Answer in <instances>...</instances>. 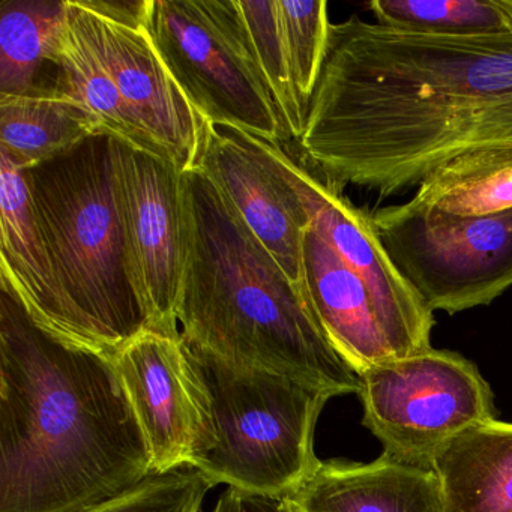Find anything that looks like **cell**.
Wrapping results in <instances>:
<instances>
[{"instance_id":"6da1fadb","label":"cell","mask_w":512,"mask_h":512,"mask_svg":"<svg viewBox=\"0 0 512 512\" xmlns=\"http://www.w3.org/2000/svg\"><path fill=\"white\" fill-rule=\"evenodd\" d=\"M305 166L377 202L464 161L512 151V38L332 23L304 133Z\"/></svg>"},{"instance_id":"ffe728a7","label":"cell","mask_w":512,"mask_h":512,"mask_svg":"<svg viewBox=\"0 0 512 512\" xmlns=\"http://www.w3.org/2000/svg\"><path fill=\"white\" fill-rule=\"evenodd\" d=\"M55 67L58 70L56 89L82 104L97 119L103 133L155 154L131 119L109 71L70 13V8L67 29L56 50Z\"/></svg>"},{"instance_id":"8fae6325","label":"cell","mask_w":512,"mask_h":512,"mask_svg":"<svg viewBox=\"0 0 512 512\" xmlns=\"http://www.w3.org/2000/svg\"><path fill=\"white\" fill-rule=\"evenodd\" d=\"M116 191L131 280L151 331L179 335L185 268L184 173L116 139Z\"/></svg>"},{"instance_id":"7a4b0ae2","label":"cell","mask_w":512,"mask_h":512,"mask_svg":"<svg viewBox=\"0 0 512 512\" xmlns=\"http://www.w3.org/2000/svg\"><path fill=\"white\" fill-rule=\"evenodd\" d=\"M152 475L115 356L41 328L0 283V512H82Z\"/></svg>"},{"instance_id":"5bb4252c","label":"cell","mask_w":512,"mask_h":512,"mask_svg":"<svg viewBox=\"0 0 512 512\" xmlns=\"http://www.w3.org/2000/svg\"><path fill=\"white\" fill-rule=\"evenodd\" d=\"M302 293L326 340L359 376L395 359L364 281L311 227L304 239Z\"/></svg>"},{"instance_id":"e0dca14e","label":"cell","mask_w":512,"mask_h":512,"mask_svg":"<svg viewBox=\"0 0 512 512\" xmlns=\"http://www.w3.org/2000/svg\"><path fill=\"white\" fill-rule=\"evenodd\" d=\"M443 512H512V422H482L434 460Z\"/></svg>"},{"instance_id":"52a82bcc","label":"cell","mask_w":512,"mask_h":512,"mask_svg":"<svg viewBox=\"0 0 512 512\" xmlns=\"http://www.w3.org/2000/svg\"><path fill=\"white\" fill-rule=\"evenodd\" d=\"M362 424L383 455L431 470L464 431L496 419L494 395L478 367L460 353L430 349L361 374Z\"/></svg>"},{"instance_id":"d6986e66","label":"cell","mask_w":512,"mask_h":512,"mask_svg":"<svg viewBox=\"0 0 512 512\" xmlns=\"http://www.w3.org/2000/svg\"><path fill=\"white\" fill-rule=\"evenodd\" d=\"M67 25V0L0 4V95L56 88V50Z\"/></svg>"},{"instance_id":"277c9868","label":"cell","mask_w":512,"mask_h":512,"mask_svg":"<svg viewBox=\"0 0 512 512\" xmlns=\"http://www.w3.org/2000/svg\"><path fill=\"white\" fill-rule=\"evenodd\" d=\"M115 148L116 137L97 133L25 170L65 337L112 356L151 331L128 266Z\"/></svg>"},{"instance_id":"3957f363","label":"cell","mask_w":512,"mask_h":512,"mask_svg":"<svg viewBox=\"0 0 512 512\" xmlns=\"http://www.w3.org/2000/svg\"><path fill=\"white\" fill-rule=\"evenodd\" d=\"M185 268L178 326L188 347L289 377L331 397L362 379L329 344L304 293L200 169L184 173Z\"/></svg>"},{"instance_id":"cb8c5ba5","label":"cell","mask_w":512,"mask_h":512,"mask_svg":"<svg viewBox=\"0 0 512 512\" xmlns=\"http://www.w3.org/2000/svg\"><path fill=\"white\" fill-rule=\"evenodd\" d=\"M328 7L326 0H278L293 86L307 115L328 56L332 26Z\"/></svg>"},{"instance_id":"7402d4cb","label":"cell","mask_w":512,"mask_h":512,"mask_svg":"<svg viewBox=\"0 0 512 512\" xmlns=\"http://www.w3.org/2000/svg\"><path fill=\"white\" fill-rule=\"evenodd\" d=\"M458 217L512 209V151L464 161L419 187L409 200Z\"/></svg>"},{"instance_id":"4fadbf2b","label":"cell","mask_w":512,"mask_h":512,"mask_svg":"<svg viewBox=\"0 0 512 512\" xmlns=\"http://www.w3.org/2000/svg\"><path fill=\"white\" fill-rule=\"evenodd\" d=\"M199 169L302 290L307 212L289 184L232 131L211 125Z\"/></svg>"},{"instance_id":"7c38bea8","label":"cell","mask_w":512,"mask_h":512,"mask_svg":"<svg viewBox=\"0 0 512 512\" xmlns=\"http://www.w3.org/2000/svg\"><path fill=\"white\" fill-rule=\"evenodd\" d=\"M154 475L191 467L215 443L211 398L181 334L143 332L115 355Z\"/></svg>"},{"instance_id":"8992f818","label":"cell","mask_w":512,"mask_h":512,"mask_svg":"<svg viewBox=\"0 0 512 512\" xmlns=\"http://www.w3.org/2000/svg\"><path fill=\"white\" fill-rule=\"evenodd\" d=\"M146 28L190 103L224 130L289 140L235 0H146Z\"/></svg>"},{"instance_id":"ac0fdd59","label":"cell","mask_w":512,"mask_h":512,"mask_svg":"<svg viewBox=\"0 0 512 512\" xmlns=\"http://www.w3.org/2000/svg\"><path fill=\"white\" fill-rule=\"evenodd\" d=\"M97 133H103L97 119L59 89L0 95V149L25 170Z\"/></svg>"},{"instance_id":"5b68a950","label":"cell","mask_w":512,"mask_h":512,"mask_svg":"<svg viewBox=\"0 0 512 512\" xmlns=\"http://www.w3.org/2000/svg\"><path fill=\"white\" fill-rule=\"evenodd\" d=\"M185 347L211 398L215 430L214 448L191 469L212 487L289 496L319 467L314 431L331 395Z\"/></svg>"},{"instance_id":"484cf974","label":"cell","mask_w":512,"mask_h":512,"mask_svg":"<svg viewBox=\"0 0 512 512\" xmlns=\"http://www.w3.org/2000/svg\"><path fill=\"white\" fill-rule=\"evenodd\" d=\"M214 512H292L281 497L263 496L227 488L221 494Z\"/></svg>"},{"instance_id":"603a6c76","label":"cell","mask_w":512,"mask_h":512,"mask_svg":"<svg viewBox=\"0 0 512 512\" xmlns=\"http://www.w3.org/2000/svg\"><path fill=\"white\" fill-rule=\"evenodd\" d=\"M248 46L290 139L304 133L307 113L293 86L278 0H235Z\"/></svg>"},{"instance_id":"30bf717a","label":"cell","mask_w":512,"mask_h":512,"mask_svg":"<svg viewBox=\"0 0 512 512\" xmlns=\"http://www.w3.org/2000/svg\"><path fill=\"white\" fill-rule=\"evenodd\" d=\"M229 131L292 187L307 212L311 229L364 281L394 358L430 349L434 313L392 262L370 211L353 205L343 191L322 181L280 143Z\"/></svg>"},{"instance_id":"9c48e42d","label":"cell","mask_w":512,"mask_h":512,"mask_svg":"<svg viewBox=\"0 0 512 512\" xmlns=\"http://www.w3.org/2000/svg\"><path fill=\"white\" fill-rule=\"evenodd\" d=\"M140 133L181 173L199 169L211 122L190 103L146 28V0H68Z\"/></svg>"},{"instance_id":"9a60e30c","label":"cell","mask_w":512,"mask_h":512,"mask_svg":"<svg viewBox=\"0 0 512 512\" xmlns=\"http://www.w3.org/2000/svg\"><path fill=\"white\" fill-rule=\"evenodd\" d=\"M284 502L292 512H443L433 470L383 454L370 463L320 461Z\"/></svg>"},{"instance_id":"ba28073f","label":"cell","mask_w":512,"mask_h":512,"mask_svg":"<svg viewBox=\"0 0 512 512\" xmlns=\"http://www.w3.org/2000/svg\"><path fill=\"white\" fill-rule=\"evenodd\" d=\"M389 257L431 311L490 305L512 287V209L458 217L407 202L370 211Z\"/></svg>"},{"instance_id":"d4e9b609","label":"cell","mask_w":512,"mask_h":512,"mask_svg":"<svg viewBox=\"0 0 512 512\" xmlns=\"http://www.w3.org/2000/svg\"><path fill=\"white\" fill-rule=\"evenodd\" d=\"M211 488L202 473L185 466L149 476L127 493L82 512H200Z\"/></svg>"},{"instance_id":"2e32d148","label":"cell","mask_w":512,"mask_h":512,"mask_svg":"<svg viewBox=\"0 0 512 512\" xmlns=\"http://www.w3.org/2000/svg\"><path fill=\"white\" fill-rule=\"evenodd\" d=\"M0 233V283L17 296L35 323L67 340L61 301L32 211L25 169L2 149Z\"/></svg>"},{"instance_id":"44dd1931","label":"cell","mask_w":512,"mask_h":512,"mask_svg":"<svg viewBox=\"0 0 512 512\" xmlns=\"http://www.w3.org/2000/svg\"><path fill=\"white\" fill-rule=\"evenodd\" d=\"M376 23L455 38H512V0H373Z\"/></svg>"}]
</instances>
